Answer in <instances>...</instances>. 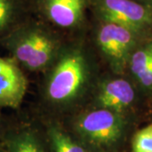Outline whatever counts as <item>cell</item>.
<instances>
[{
	"instance_id": "obj_12",
	"label": "cell",
	"mask_w": 152,
	"mask_h": 152,
	"mask_svg": "<svg viewBox=\"0 0 152 152\" xmlns=\"http://www.w3.org/2000/svg\"><path fill=\"white\" fill-rule=\"evenodd\" d=\"M134 152H152V124L136 133L133 140Z\"/></svg>"
},
{
	"instance_id": "obj_5",
	"label": "cell",
	"mask_w": 152,
	"mask_h": 152,
	"mask_svg": "<svg viewBox=\"0 0 152 152\" xmlns=\"http://www.w3.org/2000/svg\"><path fill=\"white\" fill-rule=\"evenodd\" d=\"M136 35L128 28L110 22H106L99 30V48L114 70L122 71L129 63Z\"/></svg>"
},
{
	"instance_id": "obj_6",
	"label": "cell",
	"mask_w": 152,
	"mask_h": 152,
	"mask_svg": "<svg viewBox=\"0 0 152 152\" xmlns=\"http://www.w3.org/2000/svg\"><path fill=\"white\" fill-rule=\"evenodd\" d=\"M26 91V79L15 61L0 57V106L16 108Z\"/></svg>"
},
{
	"instance_id": "obj_4",
	"label": "cell",
	"mask_w": 152,
	"mask_h": 152,
	"mask_svg": "<svg viewBox=\"0 0 152 152\" xmlns=\"http://www.w3.org/2000/svg\"><path fill=\"white\" fill-rule=\"evenodd\" d=\"M99 10L106 22L128 28L136 34L152 26V12L133 0H100Z\"/></svg>"
},
{
	"instance_id": "obj_7",
	"label": "cell",
	"mask_w": 152,
	"mask_h": 152,
	"mask_svg": "<svg viewBox=\"0 0 152 152\" xmlns=\"http://www.w3.org/2000/svg\"><path fill=\"white\" fill-rule=\"evenodd\" d=\"M134 96V91L129 82L124 79H115L102 86L97 101L103 109L118 113L130 106Z\"/></svg>"
},
{
	"instance_id": "obj_13",
	"label": "cell",
	"mask_w": 152,
	"mask_h": 152,
	"mask_svg": "<svg viewBox=\"0 0 152 152\" xmlns=\"http://www.w3.org/2000/svg\"><path fill=\"white\" fill-rule=\"evenodd\" d=\"M15 5L13 0H0V33L4 31L14 15Z\"/></svg>"
},
{
	"instance_id": "obj_9",
	"label": "cell",
	"mask_w": 152,
	"mask_h": 152,
	"mask_svg": "<svg viewBox=\"0 0 152 152\" xmlns=\"http://www.w3.org/2000/svg\"><path fill=\"white\" fill-rule=\"evenodd\" d=\"M8 152H44L37 138L30 131H20L8 140Z\"/></svg>"
},
{
	"instance_id": "obj_2",
	"label": "cell",
	"mask_w": 152,
	"mask_h": 152,
	"mask_svg": "<svg viewBox=\"0 0 152 152\" xmlns=\"http://www.w3.org/2000/svg\"><path fill=\"white\" fill-rule=\"evenodd\" d=\"M7 47L14 58L30 70L45 68L53 58L54 42L37 30L22 31L9 38Z\"/></svg>"
},
{
	"instance_id": "obj_1",
	"label": "cell",
	"mask_w": 152,
	"mask_h": 152,
	"mask_svg": "<svg viewBox=\"0 0 152 152\" xmlns=\"http://www.w3.org/2000/svg\"><path fill=\"white\" fill-rule=\"evenodd\" d=\"M87 65L80 53L72 52L56 65L48 84V97L55 102H65L77 96L86 80Z\"/></svg>"
},
{
	"instance_id": "obj_14",
	"label": "cell",
	"mask_w": 152,
	"mask_h": 152,
	"mask_svg": "<svg viewBox=\"0 0 152 152\" xmlns=\"http://www.w3.org/2000/svg\"><path fill=\"white\" fill-rule=\"evenodd\" d=\"M142 3L145 6H146L147 8L152 12V0H141Z\"/></svg>"
},
{
	"instance_id": "obj_10",
	"label": "cell",
	"mask_w": 152,
	"mask_h": 152,
	"mask_svg": "<svg viewBox=\"0 0 152 152\" xmlns=\"http://www.w3.org/2000/svg\"><path fill=\"white\" fill-rule=\"evenodd\" d=\"M152 62V42L145 44L131 54L129 61L132 74L139 80Z\"/></svg>"
},
{
	"instance_id": "obj_8",
	"label": "cell",
	"mask_w": 152,
	"mask_h": 152,
	"mask_svg": "<svg viewBox=\"0 0 152 152\" xmlns=\"http://www.w3.org/2000/svg\"><path fill=\"white\" fill-rule=\"evenodd\" d=\"M46 10L56 25L72 27L81 20L84 0H47Z\"/></svg>"
},
{
	"instance_id": "obj_3",
	"label": "cell",
	"mask_w": 152,
	"mask_h": 152,
	"mask_svg": "<svg viewBox=\"0 0 152 152\" xmlns=\"http://www.w3.org/2000/svg\"><path fill=\"white\" fill-rule=\"evenodd\" d=\"M124 127V120L118 113L103 108L82 115L76 123V130L85 140L101 146L118 141Z\"/></svg>"
},
{
	"instance_id": "obj_11",
	"label": "cell",
	"mask_w": 152,
	"mask_h": 152,
	"mask_svg": "<svg viewBox=\"0 0 152 152\" xmlns=\"http://www.w3.org/2000/svg\"><path fill=\"white\" fill-rule=\"evenodd\" d=\"M48 134L54 152H86L67 134L56 127H51Z\"/></svg>"
}]
</instances>
